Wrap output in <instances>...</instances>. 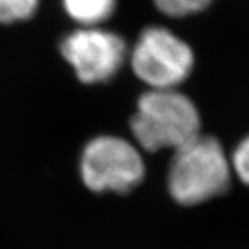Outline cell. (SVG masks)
<instances>
[{
    "mask_svg": "<svg viewBox=\"0 0 249 249\" xmlns=\"http://www.w3.org/2000/svg\"><path fill=\"white\" fill-rule=\"evenodd\" d=\"M201 118L191 98L178 89H148L130 118L136 144L145 151L178 150L199 136Z\"/></svg>",
    "mask_w": 249,
    "mask_h": 249,
    "instance_id": "cell-1",
    "label": "cell"
},
{
    "mask_svg": "<svg viewBox=\"0 0 249 249\" xmlns=\"http://www.w3.org/2000/svg\"><path fill=\"white\" fill-rule=\"evenodd\" d=\"M231 172L222 144L199 134L175 150L168 170V190L178 204H202L227 190Z\"/></svg>",
    "mask_w": 249,
    "mask_h": 249,
    "instance_id": "cell-2",
    "label": "cell"
},
{
    "mask_svg": "<svg viewBox=\"0 0 249 249\" xmlns=\"http://www.w3.org/2000/svg\"><path fill=\"white\" fill-rule=\"evenodd\" d=\"M79 175L93 193L127 194L144 180L145 163L134 142L121 136L101 134L85 144Z\"/></svg>",
    "mask_w": 249,
    "mask_h": 249,
    "instance_id": "cell-3",
    "label": "cell"
},
{
    "mask_svg": "<svg viewBox=\"0 0 249 249\" xmlns=\"http://www.w3.org/2000/svg\"><path fill=\"white\" fill-rule=\"evenodd\" d=\"M127 60L136 78L154 90L178 89L196 64L194 52L186 40L160 25L142 29Z\"/></svg>",
    "mask_w": 249,
    "mask_h": 249,
    "instance_id": "cell-4",
    "label": "cell"
},
{
    "mask_svg": "<svg viewBox=\"0 0 249 249\" xmlns=\"http://www.w3.org/2000/svg\"><path fill=\"white\" fill-rule=\"evenodd\" d=\"M60 53L85 85L112 80L129 57V49L119 34L101 27H79L64 36Z\"/></svg>",
    "mask_w": 249,
    "mask_h": 249,
    "instance_id": "cell-5",
    "label": "cell"
},
{
    "mask_svg": "<svg viewBox=\"0 0 249 249\" xmlns=\"http://www.w3.org/2000/svg\"><path fill=\"white\" fill-rule=\"evenodd\" d=\"M68 17L80 27H100L111 18L116 0H61Z\"/></svg>",
    "mask_w": 249,
    "mask_h": 249,
    "instance_id": "cell-6",
    "label": "cell"
},
{
    "mask_svg": "<svg viewBox=\"0 0 249 249\" xmlns=\"http://www.w3.org/2000/svg\"><path fill=\"white\" fill-rule=\"evenodd\" d=\"M40 0H0V24L22 22L32 18Z\"/></svg>",
    "mask_w": 249,
    "mask_h": 249,
    "instance_id": "cell-7",
    "label": "cell"
},
{
    "mask_svg": "<svg viewBox=\"0 0 249 249\" xmlns=\"http://www.w3.org/2000/svg\"><path fill=\"white\" fill-rule=\"evenodd\" d=\"M160 13L173 18L193 16L208 9L214 0H152Z\"/></svg>",
    "mask_w": 249,
    "mask_h": 249,
    "instance_id": "cell-8",
    "label": "cell"
},
{
    "mask_svg": "<svg viewBox=\"0 0 249 249\" xmlns=\"http://www.w3.org/2000/svg\"><path fill=\"white\" fill-rule=\"evenodd\" d=\"M232 172L237 173L242 183L249 186V136L242 139L231 155Z\"/></svg>",
    "mask_w": 249,
    "mask_h": 249,
    "instance_id": "cell-9",
    "label": "cell"
}]
</instances>
